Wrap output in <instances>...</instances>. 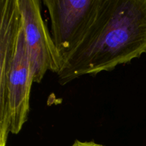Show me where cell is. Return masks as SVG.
Returning <instances> with one entry per match:
<instances>
[{"instance_id": "6da1fadb", "label": "cell", "mask_w": 146, "mask_h": 146, "mask_svg": "<svg viewBox=\"0 0 146 146\" xmlns=\"http://www.w3.org/2000/svg\"><path fill=\"white\" fill-rule=\"evenodd\" d=\"M146 54V0H102L94 24L57 74L64 86Z\"/></svg>"}, {"instance_id": "7a4b0ae2", "label": "cell", "mask_w": 146, "mask_h": 146, "mask_svg": "<svg viewBox=\"0 0 146 146\" xmlns=\"http://www.w3.org/2000/svg\"><path fill=\"white\" fill-rule=\"evenodd\" d=\"M51 23V36L62 66L94 24L102 0H44Z\"/></svg>"}, {"instance_id": "3957f363", "label": "cell", "mask_w": 146, "mask_h": 146, "mask_svg": "<svg viewBox=\"0 0 146 146\" xmlns=\"http://www.w3.org/2000/svg\"><path fill=\"white\" fill-rule=\"evenodd\" d=\"M34 83L39 84L48 71L58 74L62 60L41 16V1L18 0Z\"/></svg>"}, {"instance_id": "277c9868", "label": "cell", "mask_w": 146, "mask_h": 146, "mask_svg": "<svg viewBox=\"0 0 146 146\" xmlns=\"http://www.w3.org/2000/svg\"><path fill=\"white\" fill-rule=\"evenodd\" d=\"M0 146H7L10 133L8 81L22 26L18 0H0Z\"/></svg>"}, {"instance_id": "5b68a950", "label": "cell", "mask_w": 146, "mask_h": 146, "mask_svg": "<svg viewBox=\"0 0 146 146\" xmlns=\"http://www.w3.org/2000/svg\"><path fill=\"white\" fill-rule=\"evenodd\" d=\"M33 83L25 34L21 26L8 81L10 133L14 135L19 133L28 119Z\"/></svg>"}, {"instance_id": "8992f818", "label": "cell", "mask_w": 146, "mask_h": 146, "mask_svg": "<svg viewBox=\"0 0 146 146\" xmlns=\"http://www.w3.org/2000/svg\"><path fill=\"white\" fill-rule=\"evenodd\" d=\"M71 146H105L101 144L96 143L94 141H80L76 140Z\"/></svg>"}]
</instances>
